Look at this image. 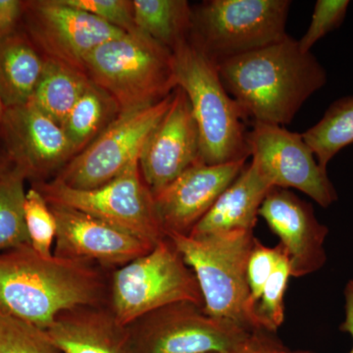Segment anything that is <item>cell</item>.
<instances>
[{"label":"cell","instance_id":"6da1fadb","mask_svg":"<svg viewBox=\"0 0 353 353\" xmlns=\"http://www.w3.org/2000/svg\"><path fill=\"white\" fill-rule=\"evenodd\" d=\"M108 285L92 262L43 256L31 245L0 253V315L41 329L65 311L108 305Z\"/></svg>","mask_w":353,"mask_h":353},{"label":"cell","instance_id":"7a4b0ae2","mask_svg":"<svg viewBox=\"0 0 353 353\" xmlns=\"http://www.w3.org/2000/svg\"><path fill=\"white\" fill-rule=\"evenodd\" d=\"M229 94L253 122L290 124L311 95L321 90L328 77L311 52L288 36L266 48L217 63Z\"/></svg>","mask_w":353,"mask_h":353},{"label":"cell","instance_id":"3957f363","mask_svg":"<svg viewBox=\"0 0 353 353\" xmlns=\"http://www.w3.org/2000/svg\"><path fill=\"white\" fill-rule=\"evenodd\" d=\"M176 88L189 99L201 134V160L208 165L246 161L250 157L248 118L221 81L217 64L192 39L172 51Z\"/></svg>","mask_w":353,"mask_h":353},{"label":"cell","instance_id":"277c9868","mask_svg":"<svg viewBox=\"0 0 353 353\" xmlns=\"http://www.w3.org/2000/svg\"><path fill=\"white\" fill-rule=\"evenodd\" d=\"M83 72L112 97L121 114L154 105L176 88L173 53L138 29L95 48Z\"/></svg>","mask_w":353,"mask_h":353},{"label":"cell","instance_id":"5b68a950","mask_svg":"<svg viewBox=\"0 0 353 353\" xmlns=\"http://www.w3.org/2000/svg\"><path fill=\"white\" fill-rule=\"evenodd\" d=\"M167 238L194 271L206 314L230 320L250 332L259 330L246 278L256 239L253 232L203 236L170 234Z\"/></svg>","mask_w":353,"mask_h":353},{"label":"cell","instance_id":"8992f818","mask_svg":"<svg viewBox=\"0 0 353 353\" xmlns=\"http://www.w3.org/2000/svg\"><path fill=\"white\" fill-rule=\"evenodd\" d=\"M180 301L203 307L194 271L168 238L143 256L114 270L109 281L108 306L123 327Z\"/></svg>","mask_w":353,"mask_h":353},{"label":"cell","instance_id":"52a82bcc","mask_svg":"<svg viewBox=\"0 0 353 353\" xmlns=\"http://www.w3.org/2000/svg\"><path fill=\"white\" fill-rule=\"evenodd\" d=\"M290 0H208L192 8L190 39L216 64L287 38Z\"/></svg>","mask_w":353,"mask_h":353},{"label":"cell","instance_id":"ba28073f","mask_svg":"<svg viewBox=\"0 0 353 353\" xmlns=\"http://www.w3.org/2000/svg\"><path fill=\"white\" fill-rule=\"evenodd\" d=\"M129 353H232L252 332L190 301L164 306L126 327Z\"/></svg>","mask_w":353,"mask_h":353},{"label":"cell","instance_id":"9c48e42d","mask_svg":"<svg viewBox=\"0 0 353 353\" xmlns=\"http://www.w3.org/2000/svg\"><path fill=\"white\" fill-rule=\"evenodd\" d=\"M50 204L67 206L105 221L152 245L166 239L154 196L139 169V160L106 185L76 190L57 180L32 183Z\"/></svg>","mask_w":353,"mask_h":353},{"label":"cell","instance_id":"30bf717a","mask_svg":"<svg viewBox=\"0 0 353 353\" xmlns=\"http://www.w3.org/2000/svg\"><path fill=\"white\" fill-rule=\"evenodd\" d=\"M173 92L154 105L121 114L99 138L72 158L53 180L72 189L87 190L117 178L139 159L148 137L168 110Z\"/></svg>","mask_w":353,"mask_h":353},{"label":"cell","instance_id":"8fae6325","mask_svg":"<svg viewBox=\"0 0 353 353\" xmlns=\"http://www.w3.org/2000/svg\"><path fill=\"white\" fill-rule=\"evenodd\" d=\"M246 141L252 163L272 187L301 190L323 208L338 201L327 170L318 163L303 134L253 122Z\"/></svg>","mask_w":353,"mask_h":353},{"label":"cell","instance_id":"7c38bea8","mask_svg":"<svg viewBox=\"0 0 353 353\" xmlns=\"http://www.w3.org/2000/svg\"><path fill=\"white\" fill-rule=\"evenodd\" d=\"M22 29L44 59L81 71L92 51L125 34L65 0H25Z\"/></svg>","mask_w":353,"mask_h":353},{"label":"cell","instance_id":"4fadbf2b","mask_svg":"<svg viewBox=\"0 0 353 353\" xmlns=\"http://www.w3.org/2000/svg\"><path fill=\"white\" fill-rule=\"evenodd\" d=\"M0 139L9 163L32 183L53 180L75 157L61 126L30 102L4 108Z\"/></svg>","mask_w":353,"mask_h":353},{"label":"cell","instance_id":"5bb4252c","mask_svg":"<svg viewBox=\"0 0 353 353\" xmlns=\"http://www.w3.org/2000/svg\"><path fill=\"white\" fill-rule=\"evenodd\" d=\"M201 160V134L189 99L176 88L168 110L139 155L141 176L153 196Z\"/></svg>","mask_w":353,"mask_h":353},{"label":"cell","instance_id":"9a60e30c","mask_svg":"<svg viewBox=\"0 0 353 353\" xmlns=\"http://www.w3.org/2000/svg\"><path fill=\"white\" fill-rule=\"evenodd\" d=\"M50 206L57 225L55 256L116 270L155 246L88 213L57 204Z\"/></svg>","mask_w":353,"mask_h":353},{"label":"cell","instance_id":"2e32d148","mask_svg":"<svg viewBox=\"0 0 353 353\" xmlns=\"http://www.w3.org/2000/svg\"><path fill=\"white\" fill-rule=\"evenodd\" d=\"M259 216L280 239L279 245L287 253L292 277L310 275L325 266L329 229L317 219L310 202L289 190L273 188L265 197Z\"/></svg>","mask_w":353,"mask_h":353},{"label":"cell","instance_id":"e0dca14e","mask_svg":"<svg viewBox=\"0 0 353 353\" xmlns=\"http://www.w3.org/2000/svg\"><path fill=\"white\" fill-rule=\"evenodd\" d=\"M245 165L246 161L218 165L199 162L157 194L155 208L166 236L190 234Z\"/></svg>","mask_w":353,"mask_h":353},{"label":"cell","instance_id":"ac0fdd59","mask_svg":"<svg viewBox=\"0 0 353 353\" xmlns=\"http://www.w3.org/2000/svg\"><path fill=\"white\" fill-rule=\"evenodd\" d=\"M271 189L273 187L250 162L188 236L253 232L259 209Z\"/></svg>","mask_w":353,"mask_h":353},{"label":"cell","instance_id":"d6986e66","mask_svg":"<svg viewBox=\"0 0 353 353\" xmlns=\"http://www.w3.org/2000/svg\"><path fill=\"white\" fill-rule=\"evenodd\" d=\"M46 332L64 353H129L126 327L108 305L65 311Z\"/></svg>","mask_w":353,"mask_h":353},{"label":"cell","instance_id":"ffe728a7","mask_svg":"<svg viewBox=\"0 0 353 353\" xmlns=\"http://www.w3.org/2000/svg\"><path fill=\"white\" fill-rule=\"evenodd\" d=\"M44 61L23 29L0 41V101L4 108L31 101Z\"/></svg>","mask_w":353,"mask_h":353},{"label":"cell","instance_id":"44dd1931","mask_svg":"<svg viewBox=\"0 0 353 353\" xmlns=\"http://www.w3.org/2000/svg\"><path fill=\"white\" fill-rule=\"evenodd\" d=\"M120 115L119 106L112 97L90 82L61 124L75 157L99 138Z\"/></svg>","mask_w":353,"mask_h":353},{"label":"cell","instance_id":"7402d4cb","mask_svg":"<svg viewBox=\"0 0 353 353\" xmlns=\"http://www.w3.org/2000/svg\"><path fill=\"white\" fill-rule=\"evenodd\" d=\"M44 60L43 74L30 103L61 126L92 81L81 70Z\"/></svg>","mask_w":353,"mask_h":353},{"label":"cell","instance_id":"603a6c76","mask_svg":"<svg viewBox=\"0 0 353 353\" xmlns=\"http://www.w3.org/2000/svg\"><path fill=\"white\" fill-rule=\"evenodd\" d=\"M137 29L173 51L190 39L192 8L185 0H132Z\"/></svg>","mask_w":353,"mask_h":353},{"label":"cell","instance_id":"cb8c5ba5","mask_svg":"<svg viewBox=\"0 0 353 353\" xmlns=\"http://www.w3.org/2000/svg\"><path fill=\"white\" fill-rule=\"evenodd\" d=\"M303 138L327 170L331 160L353 143V94L334 101L322 119L303 132Z\"/></svg>","mask_w":353,"mask_h":353},{"label":"cell","instance_id":"d4e9b609","mask_svg":"<svg viewBox=\"0 0 353 353\" xmlns=\"http://www.w3.org/2000/svg\"><path fill=\"white\" fill-rule=\"evenodd\" d=\"M26 181L12 166L0 175V253L31 245L25 221Z\"/></svg>","mask_w":353,"mask_h":353},{"label":"cell","instance_id":"484cf974","mask_svg":"<svg viewBox=\"0 0 353 353\" xmlns=\"http://www.w3.org/2000/svg\"><path fill=\"white\" fill-rule=\"evenodd\" d=\"M292 277L287 253L267 281L255 307L259 330L275 334L285 321V294Z\"/></svg>","mask_w":353,"mask_h":353},{"label":"cell","instance_id":"4316f807","mask_svg":"<svg viewBox=\"0 0 353 353\" xmlns=\"http://www.w3.org/2000/svg\"><path fill=\"white\" fill-rule=\"evenodd\" d=\"M0 353H64L46 330L0 315Z\"/></svg>","mask_w":353,"mask_h":353},{"label":"cell","instance_id":"83f0119b","mask_svg":"<svg viewBox=\"0 0 353 353\" xmlns=\"http://www.w3.org/2000/svg\"><path fill=\"white\" fill-rule=\"evenodd\" d=\"M25 221L32 250L43 255L52 256L57 239V225L48 202L36 188L26 192Z\"/></svg>","mask_w":353,"mask_h":353},{"label":"cell","instance_id":"f1b7e54d","mask_svg":"<svg viewBox=\"0 0 353 353\" xmlns=\"http://www.w3.org/2000/svg\"><path fill=\"white\" fill-rule=\"evenodd\" d=\"M350 0H318L307 31L299 39L303 52H311V48L330 32L339 29L347 15Z\"/></svg>","mask_w":353,"mask_h":353},{"label":"cell","instance_id":"f546056e","mask_svg":"<svg viewBox=\"0 0 353 353\" xmlns=\"http://www.w3.org/2000/svg\"><path fill=\"white\" fill-rule=\"evenodd\" d=\"M284 254V248L280 245L275 248H269L255 239L246 268L250 303L253 308L256 307L257 301L263 292L267 281L277 268L279 262Z\"/></svg>","mask_w":353,"mask_h":353},{"label":"cell","instance_id":"4dcf8cb0","mask_svg":"<svg viewBox=\"0 0 353 353\" xmlns=\"http://www.w3.org/2000/svg\"><path fill=\"white\" fill-rule=\"evenodd\" d=\"M125 32L137 30L132 0H65Z\"/></svg>","mask_w":353,"mask_h":353},{"label":"cell","instance_id":"1f68e13d","mask_svg":"<svg viewBox=\"0 0 353 353\" xmlns=\"http://www.w3.org/2000/svg\"><path fill=\"white\" fill-rule=\"evenodd\" d=\"M290 350L276 338L275 334L255 330L250 334L241 347L232 353H290Z\"/></svg>","mask_w":353,"mask_h":353},{"label":"cell","instance_id":"d6a6232c","mask_svg":"<svg viewBox=\"0 0 353 353\" xmlns=\"http://www.w3.org/2000/svg\"><path fill=\"white\" fill-rule=\"evenodd\" d=\"M24 0H0V41L22 29Z\"/></svg>","mask_w":353,"mask_h":353},{"label":"cell","instance_id":"836d02e7","mask_svg":"<svg viewBox=\"0 0 353 353\" xmlns=\"http://www.w3.org/2000/svg\"><path fill=\"white\" fill-rule=\"evenodd\" d=\"M345 319L340 325V330L352 336V347L347 353H353V278L345 285Z\"/></svg>","mask_w":353,"mask_h":353},{"label":"cell","instance_id":"e575fe53","mask_svg":"<svg viewBox=\"0 0 353 353\" xmlns=\"http://www.w3.org/2000/svg\"><path fill=\"white\" fill-rule=\"evenodd\" d=\"M11 164L9 163L8 159H7L6 153L0 150V175L4 173V172L8 170L10 168Z\"/></svg>","mask_w":353,"mask_h":353},{"label":"cell","instance_id":"d590c367","mask_svg":"<svg viewBox=\"0 0 353 353\" xmlns=\"http://www.w3.org/2000/svg\"><path fill=\"white\" fill-rule=\"evenodd\" d=\"M290 353H316L309 350H290Z\"/></svg>","mask_w":353,"mask_h":353},{"label":"cell","instance_id":"8d00e7d4","mask_svg":"<svg viewBox=\"0 0 353 353\" xmlns=\"http://www.w3.org/2000/svg\"><path fill=\"white\" fill-rule=\"evenodd\" d=\"M4 111V106L3 104H2L1 101H0V119H1L2 114H3Z\"/></svg>","mask_w":353,"mask_h":353}]
</instances>
